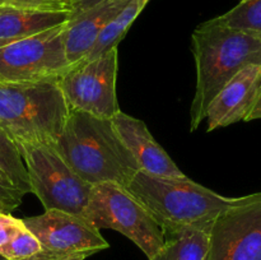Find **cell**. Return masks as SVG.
<instances>
[{
	"label": "cell",
	"mask_w": 261,
	"mask_h": 260,
	"mask_svg": "<svg viewBox=\"0 0 261 260\" xmlns=\"http://www.w3.org/2000/svg\"><path fill=\"white\" fill-rule=\"evenodd\" d=\"M88 257V255L84 254H76V255H69V254H56V252L46 251V250H41L40 252L35 254L33 256L27 257L23 260H84Z\"/></svg>",
	"instance_id": "cell-23"
},
{
	"label": "cell",
	"mask_w": 261,
	"mask_h": 260,
	"mask_svg": "<svg viewBox=\"0 0 261 260\" xmlns=\"http://www.w3.org/2000/svg\"><path fill=\"white\" fill-rule=\"evenodd\" d=\"M23 226L22 219L14 218L10 213L2 211L0 209V255H2L3 250L5 249L15 232Z\"/></svg>",
	"instance_id": "cell-22"
},
{
	"label": "cell",
	"mask_w": 261,
	"mask_h": 260,
	"mask_svg": "<svg viewBox=\"0 0 261 260\" xmlns=\"http://www.w3.org/2000/svg\"><path fill=\"white\" fill-rule=\"evenodd\" d=\"M111 121L120 139L134 157L140 171L167 177L184 176L172 158L155 142L142 120L135 119L120 110L114 115Z\"/></svg>",
	"instance_id": "cell-12"
},
{
	"label": "cell",
	"mask_w": 261,
	"mask_h": 260,
	"mask_svg": "<svg viewBox=\"0 0 261 260\" xmlns=\"http://www.w3.org/2000/svg\"><path fill=\"white\" fill-rule=\"evenodd\" d=\"M261 98V88H260V93H259V97H257V99H260ZM256 99V101H257Z\"/></svg>",
	"instance_id": "cell-26"
},
{
	"label": "cell",
	"mask_w": 261,
	"mask_h": 260,
	"mask_svg": "<svg viewBox=\"0 0 261 260\" xmlns=\"http://www.w3.org/2000/svg\"><path fill=\"white\" fill-rule=\"evenodd\" d=\"M149 0H129V3L125 5L120 14L102 31L101 35L97 38L96 43H94L93 48L84 60L93 59L101 55L105 51L110 50V48L116 47L121 42L122 38L125 37V35L132 27L134 20L138 18V15L143 12Z\"/></svg>",
	"instance_id": "cell-16"
},
{
	"label": "cell",
	"mask_w": 261,
	"mask_h": 260,
	"mask_svg": "<svg viewBox=\"0 0 261 260\" xmlns=\"http://www.w3.org/2000/svg\"><path fill=\"white\" fill-rule=\"evenodd\" d=\"M165 242L150 260H206L209 249L208 232L193 227L165 231Z\"/></svg>",
	"instance_id": "cell-15"
},
{
	"label": "cell",
	"mask_w": 261,
	"mask_h": 260,
	"mask_svg": "<svg viewBox=\"0 0 261 260\" xmlns=\"http://www.w3.org/2000/svg\"><path fill=\"white\" fill-rule=\"evenodd\" d=\"M50 144L66 165L92 186L102 183L126 186L139 171L110 119L69 110L63 130Z\"/></svg>",
	"instance_id": "cell-1"
},
{
	"label": "cell",
	"mask_w": 261,
	"mask_h": 260,
	"mask_svg": "<svg viewBox=\"0 0 261 260\" xmlns=\"http://www.w3.org/2000/svg\"><path fill=\"white\" fill-rule=\"evenodd\" d=\"M191 41L196 88L190 107V130L195 132L224 84L246 66L261 64V37L227 27L213 18L194 31Z\"/></svg>",
	"instance_id": "cell-2"
},
{
	"label": "cell",
	"mask_w": 261,
	"mask_h": 260,
	"mask_svg": "<svg viewBox=\"0 0 261 260\" xmlns=\"http://www.w3.org/2000/svg\"><path fill=\"white\" fill-rule=\"evenodd\" d=\"M83 217L97 229H115L126 236L149 260L165 242L162 227L120 184L93 185Z\"/></svg>",
	"instance_id": "cell-5"
},
{
	"label": "cell",
	"mask_w": 261,
	"mask_h": 260,
	"mask_svg": "<svg viewBox=\"0 0 261 260\" xmlns=\"http://www.w3.org/2000/svg\"><path fill=\"white\" fill-rule=\"evenodd\" d=\"M99 2H101V0H78L75 4V8H74V10L70 13V18L81 14L82 12L89 9V8L93 7V5H96L97 3H99Z\"/></svg>",
	"instance_id": "cell-24"
},
{
	"label": "cell",
	"mask_w": 261,
	"mask_h": 260,
	"mask_svg": "<svg viewBox=\"0 0 261 260\" xmlns=\"http://www.w3.org/2000/svg\"><path fill=\"white\" fill-rule=\"evenodd\" d=\"M0 171L23 195L31 193L30 178L17 143L0 129Z\"/></svg>",
	"instance_id": "cell-17"
},
{
	"label": "cell",
	"mask_w": 261,
	"mask_h": 260,
	"mask_svg": "<svg viewBox=\"0 0 261 260\" xmlns=\"http://www.w3.org/2000/svg\"><path fill=\"white\" fill-rule=\"evenodd\" d=\"M23 194L13 186L7 176L0 171V209L10 213L20 205Z\"/></svg>",
	"instance_id": "cell-21"
},
{
	"label": "cell",
	"mask_w": 261,
	"mask_h": 260,
	"mask_svg": "<svg viewBox=\"0 0 261 260\" xmlns=\"http://www.w3.org/2000/svg\"><path fill=\"white\" fill-rule=\"evenodd\" d=\"M124 188L149 212L163 232L181 227L209 232L214 219L234 199L219 195L185 175L167 177L140 170Z\"/></svg>",
	"instance_id": "cell-3"
},
{
	"label": "cell",
	"mask_w": 261,
	"mask_h": 260,
	"mask_svg": "<svg viewBox=\"0 0 261 260\" xmlns=\"http://www.w3.org/2000/svg\"><path fill=\"white\" fill-rule=\"evenodd\" d=\"M15 143L27 168L31 193L46 211L58 209L83 216L93 186L82 180L50 143Z\"/></svg>",
	"instance_id": "cell-6"
},
{
	"label": "cell",
	"mask_w": 261,
	"mask_h": 260,
	"mask_svg": "<svg viewBox=\"0 0 261 260\" xmlns=\"http://www.w3.org/2000/svg\"><path fill=\"white\" fill-rule=\"evenodd\" d=\"M41 250H42V247H41L37 237L23 223V226L15 232L9 244L3 250L2 256L5 260H23L33 256Z\"/></svg>",
	"instance_id": "cell-19"
},
{
	"label": "cell",
	"mask_w": 261,
	"mask_h": 260,
	"mask_svg": "<svg viewBox=\"0 0 261 260\" xmlns=\"http://www.w3.org/2000/svg\"><path fill=\"white\" fill-rule=\"evenodd\" d=\"M69 18L68 12H40L0 5V47L65 24Z\"/></svg>",
	"instance_id": "cell-14"
},
{
	"label": "cell",
	"mask_w": 261,
	"mask_h": 260,
	"mask_svg": "<svg viewBox=\"0 0 261 260\" xmlns=\"http://www.w3.org/2000/svg\"><path fill=\"white\" fill-rule=\"evenodd\" d=\"M22 221L46 251L91 256L110 246L99 229L79 214L48 209L43 214Z\"/></svg>",
	"instance_id": "cell-10"
},
{
	"label": "cell",
	"mask_w": 261,
	"mask_h": 260,
	"mask_svg": "<svg viewBox=\"0 0 261 260\" xmlns=\"http://www.w3.org/2000/svg\"><path fill=\"white\" fill-rule=\"evenodd\" d=\"M0 260H5V259H4V257H3V256H2V255H0Z\"/></svg>",
	"instance_id": "cell-27"
},
{
	"label": "cell",
	"mask_w": 261,
	"mask_h": 260,
	"mask_svg": "<svg viewBox=\"0 0 261 260\" xmlns=\"http://www.w3.org/2000/svg\"><path fill=\"white\" fill-rule=\"evenodd\" d=\"M261 88V64H251L240 70L217 93L206 111L208 132L246 121Z\"/></svg>",
	"instance_id": "cell-11"
},
{
	"label": "cell",
	"mask_w": 261,
	"mask_h": 260,
	"mask_svg": "<svg viewBox=\"0 0 261 260\" xmlns=\"http://www.w3.org/2000/svg\"><path fill=\"white\" fill-rule=\"evenodd\" d=\"M76 2L78 0H0V5L40 12L71 13L75 8Z\"/></svg>",
	"instance_id": "cell-20"
},
{
	"label": "cell",
	"mask_w": 261,
	"mask_h": 260,
	"mask_svg": "<svg viewBox=\"0 0 261 260\" xmlns=\"http://www.w3.org/2000/svg\"><path fill=\"white\" fill-rule=\"evenodd\" d=\"M214 19L227 27L261 37V0H241L236 7Z\"/></svg>",
	"instance_id": "cell-18"
},
{
	"label": "cell",
	"mask_w": 261,
	"mask_h": 260,
	"mask_svg": "<svg viewBox=\"0 0 261 260\" xmlns=\"http://www.w3.org/2000/svg\"><path fill=\"white\" fill-rule=\"evenodd\" d=\"M117 65V46L71 65L58 81L69 110L111 120L120 111L116 97Z\"/></svg>",
	"instance_id": "cell-8"
},
{
	"label": "cell",
	"mask_w": 261,
	"mask_h": 260,
	"mask_svg": "<svg viewBox=\"0 0 261 260\" xmlns=\"http://www.w3.org/2000/svg\"><path fill=\"white\" fill-rule=\"evenodd\" d=\"M129 0H101L75 17L69 18L64 31L66 58L75 65L88 56L102 31L120 14Z\"/></svg>",
	"instance_id": "cell-13"
},
{
	"label": "cell",
	"mask_w": 261,
	"mask_h": 260,
	"mask_svg": "<svg viewBox=\"0 0 261 260\" xmlns=\"http://www.w3.org/2000/svg\"><path fill=\"white\" fill-rule=\"evenodd\" d=\"M68 114L58 81L0 82V129L14 142L53 143Z\"/></svg>",
	"instance_id": "cell-4"
},
{
	"label": "cell",
	"mask_w": 261,
	"mask_h": 260,
	"mask_svg": "<svg viewBox=\"0 0 261 260\" xmlns=\"http://www.w3.org/2000/svg\"><path fill=\"white\" fill-rule=\"evenodd\" d=\"M65 24L0 47V82L59 81L70 68L64 43Z\"/></svg>",
	"instance_id": "cell-7"
},
{
	"label": "cell",
	"mask_w": 261,
	"mask_h": 260,
	"mask_svg": "<svg viewBox=\"0 0 261 260\" xmlns=\"http://www.w3.org/2000/svg\"><path fill=\"white\" fill-rule=\"evenodd\" d=\"M259 119H261V98L255 102L254 107H252V110L250 111L249 116L246 117V121H251V120H259Z\"/></svg>",
	"instance_id": "cell-25"
},
{
	"label": "cell",
	"mask_w": 261,
	"mask_h": 260,
	"mask_svg": "<svg viewBox=\"0 0 261 260\" xmlns=\"http://www.w3.org/2000/svg\"><path fill=\"white\" fill-rule=\"evenodd\" d=\"M208 235L206 260H261V191L234 198Z\"/></svg>",
	"instance_id": "cell-9"
}]
</instances>
